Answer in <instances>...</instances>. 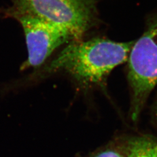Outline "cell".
Masks as SVG:
<instances>
[{"label":"cell","mask_w":157,"mask_h":157,"mask_svg":"<svg viewBox=\"0 0 157 157\" xmlns=\"http://www.w3.org/2000/svg\"><path fill=\"white\" fill-rule=\"evenodd\" d=\"M15 18L21 23L25 35L28 56L27 67L40 66L55 49L74 37L66 29L27 15Z\"/></svg>","instance_id":"obj_4"},{"label":"cell","mask_w":157,"mask_h":157,"mask_svg":"<svg viewBox=\"0 0 157 157\" xmlns=\"http://www.w3.org/2000/svg\"><path fill=\"white\" fill-rule=\"evenodd\" d=\"M127 147V157H157V139L153 137H137Z\"/></svg>","instance_id":"obj_5"},{"label":"cell","mask_w":157,"mask_h":157,"mask_svg":"<svg viewBox=\"0 0 157 157\" xmlns=\"http://www.w3.org/2000/svg\"><path fill=\"white\" fill-rule=\"evenodd\" d=\"M13 15H27L66 29L80 40L93 16L88 0H14Z\"/></svg>","instance_id":"obj_3"},{"label":"cell","mask_w":157,"mask_h":157,"mask_svg":"<svg viewBox=\"0 0 157 157\" xmlns=\"http://www.w3.org/2000/svg\"><path fill=\"white\" fill-rule=\"evenodd\" d=\"M128 62L132 92L131 118L137 121L157 85V18L134 43Z\"/></svg>","instance_id":"obj_2"},{"label":"cell","mask_w":157,"mask_h":157,"mask_svg":"<svg viewBox=\"0 0 157 157\" xmlns=\"http://www.w3.org/2000/svg\"><path fill=\"white\" fill-rule=\"evenodd\" d=\"M128 147L124 152L121 148L115 147H107L106 149L96 152L88 157H127Z\"/></svg>","instance_id":"obj_6"},{"label":"cell","mask_w":157,"mask_h":157,"mask_svg":"<svg viewBox=\"0 0 157 157\" xmlns=\"http://www.w3.org/2000/svg\"><path fill=\"white\" fill-rule=\"evenodd\" d=\"M134 43L104 38L75 41L58 54L47 70L64 71L83 86L99 84L115 67L128 61Z\"/></svg>","instance_id":"obj_1"}]
</instances>
